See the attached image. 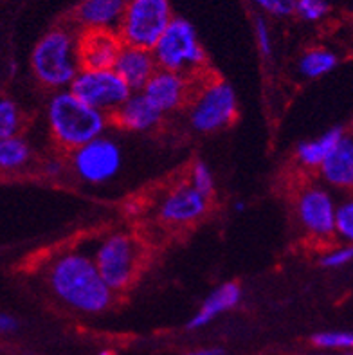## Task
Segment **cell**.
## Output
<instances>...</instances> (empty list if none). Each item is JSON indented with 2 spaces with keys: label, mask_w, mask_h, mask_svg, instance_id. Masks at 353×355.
<instances>
[{
  "label": "cell",
  "mask_w": 353,
  "mask_h": 355,
  "mask_svg": "<svg viewBox=\"0 0 353 355\" xmlns=\"http://www.w3.org/2000/svg\"><path fill=\"white\" fill-rule=\"evenodd\" d=\"M49 284L54 294L76 311L94 314L112 303L114 291L103 282L94 260L80 252H67L54 261Z\"/></svg>",
  "instance_id": "1"
},
{
  "label": "cell",
  "mask_w": 353,
  "mask_h": 355,
  "mask_svg": "<svg viewBox=\"0 0 353 355\" xmlns=\"http://www.w3.org/2000/svg\"><path fill=\"white\" fill-rule=\"evenodd\" d=\"M47 119L54 141L65 150L80 148L107 128V116L74 98L69 90L51 98Z\"/></svg>",
  "instance_id": "2"
},
{
  "label": "cell",
  "mask_w": 353,
  "mask_h": 355,
  "mask_svg": "<svg viewBox=\"0 0 353 355\" xmlns=\"http://www.w3.org/2000/svg\"><path fill=\"white\" fill-rule=\"evenodd\" d=\"M33 71L38 81L51 89H62L71 85V81L80 71L76 58V45L65 29H54L47 33L31 56Z\"/></svg>",
  "instance_id": "3"
},
{
  "label": "cell",
  "mask_w": 353,
  "mask_h": 355,
  "mask_svg": "<svg viewBox=\"0 0 353 355\" xmlns=\"http://www.w3.org/2000/svg\"><path fill=\"white\" fill-rule=\"evenodd\" d=\"M157 67L164 71L197 72L206 65V51L198 42L195 27L184 18H171L170 26L152 49Z\"/></svg>",
  "instance_id": "4"
},
{
  "label": "cell",
  "mask_w": 353,
  "mask_h": 355,
  "mask_svg": "<svg viewBox=\"0 0 353 355\" xmlns=\"http://www.w3.org/2000/svg\"><path fill=\"white\" fill-rule=\"evenodd\" d=\"M171 18L170 0H128L117 35L123 45L152 51Z\"/></svg>",
  "instance_id": "5"
},
{
  "label": "cell",
  "mask_w": 353,
  "mask_h": 355,
  "mask_svg": "<svg viewBox=\"0 0 353 355\" xmlns=\"http://www.w3.org/2000/svg\"><path fill=\"white\" fill-rule=\"evenodd\" d=\"M189 123L200 134H213L233 125L238 114V101L233 87L213 78L206 80L191 94Z\"/></svg>",
  "instance_id": "6"
},
{
  "label": "cell",
  "mask_w": 353,
  "mask_h": 355,
  "mask_svg": "<svg viewBox=\"0 0 353 355\" xmlns=\"http://www.w3.org/2000/svg\"><path fill=\"white\" fill-rule=\"evenodd\" d=\"M94 263L108 287L112 291H123L132 285L137 275L141 266V249L134 236L116 233L99 245Z\"/></svg>",
  "instance_id": "7"
},
{
  "label": "cell",
  "mask_w": 353,
  "mask_h": 355,
  "mask_svg": "<svg viewBox=\"0 0 353 355\" xmlns=\"http://www.w3.org/2000/svg\"><path fill=\"white\" fill-rule=\"evenodd\" d=\"M69 87H71L69 92L74 98L105 116L117 110L132 94V89L114 69H103V71L81 69Z\"/></svg>",
  "instance_id": "8"
},
{
  "label": "cell",
  "mask_w": 353,
  "mask_h": 355,
  "mask_svg": "<svg viewBox=\"0 0 353 355\" xmlns=\"http://www.w3.org/2000/svg\"><path fill=\"white\" fill-rule=\"evenodd\" d=\"M123 162L121 146L108 137H96L74 150L72 168L76 175L90 184H103L114 179Z\"/></svg>",
  "instance_id": "9"
},
{
  "label": "cell",
  "mask_w": 353,
  "mask_h": 355,
  "mask_svg": "<svg viewBox=\"0 0 353 355\" xmlns=\"http://www.w3.org/2000/svg\"><path fill=\"white\" fill-rule=\"evenodd\" d=\"M191 76L180 72L157 69L146 85L141 89V94L159 110V112H173L191 99Z\"/></svg>",
  "instance_id": "10"
},
{
  "label": "cell",
  "mask_w": 353,
  "mask_h": 355,
  "mask_svg": "<svg viewBox=\"0 0 353 355\" xmlns=\"http://www.w3.org/2000/svg\"><path fill=\"white\" fill-rule=\"evenodd\" d=\"M121 47L123 42L114 29H85L76 42V58L80 69H112Z\"/></svg>",
  "instance_id": "11"
},
{
  "label": "cell",
  "mask_w": 353,
  "mask_h": 355,
  "mask_svg": "<svg viewBox=\"0 0 353 355\" xmlns=\"http://www.w3.org/2000/svg\"><path fill=\"white\" fill-rule=\"evenodd\" d=\"M298 215L303 227L316 236H330L334 230L336 204L327 189L307 188L298 198Z\"/></svg>",
  "instance_id": "12"
},
{
  "label": "cell",
  "mask_w": 353,
  "mask_h": 355,
  "mask_svg": "<svg viewBox=\"0 0 353 355\" xmlns=\"http://www.w3.org/2000/svg\"><path fill=\"white\" fill-rule=\"evenodd\" d=\"M209 206V197L202 195L191 184H180L162 198L159 218L164 224H191L198 220Z\"/></svg>",
  "instance_id": "13"
},
{
  "label": "cell",
  "mask_w": 353,
  "mask_h": 355,
  "mask_svg": "<svg viewBox=\"0 0 353 355\" xmlns=\"http://www.w3.org/2000/svg\"><path fill=\"white\" fill-rule=\"evenodd\" d=\"M112 69L123 78L130 89L141 90L159 67H157L152 51L123 45Z\"/></svg>",
  "instance_id": "14"
},
{
  "label": "cell",
  "mask_w": 353,
  "mask_h": 355,
  "mask_svg": "<svg viewBox=\"0 0 353 355\" xmlns=\"http://www.w3.org/2000/svg\"><path fill=\"white\" fill-rule=\"evenodd\" d=\"M162 116L164 114L159 112L141 92L139 94H130L125 103L110 114L112 121L117 126L134 132L152 130L162 121Z\"/></svg>",
  "instance_id": "15"
},
{
  "label": "cell",
  "mask_w": 353,
  "mask_h": 355,
  "mask_svg": "<svg viewBox=\"0 0 353 355\" xmlns=\"http://www.w3.org/2000/svg\"><path fill=\"white\" fill-rule=\"evenodd\" d=\"M321 173L328 184L350 188L353 184V139L345 135L321 162Z\"/></svg>",
  "instance_id": "16"
},
{
  "label": "cell",
  "mask_w": 353,
  "mask_h": 355,
  "mask_svg": "<svg viewBox=\"0 0 353 355\" xmlns=\"http://www.w3.org/2000/svg\"><path fill=\"white\" fill-rule=\"evenodd\" d=\"M128 0H83L76 11L78 22L85 29H112L119 26Z\"/></svg>",
  "instance_id": "17"
},
{
  "label": "cell",
  "mask_w": 353,
  "mask_h": 355,
  "mask_svg": "<svg viewBox=\"0 0 353 355\" xmlns=\"http://www.w3.org/2000/svg\"><path fill=\"white\" fill-rule=\"evenodd\" d=\"M241 297V288L240 285L234 284V282H227V284L220 285L218 288H215L211 296L207 297L206 302L202 303L200 311L195 314L191 321H189V329H202L209 324L211 321L215 320L216 315L224 314V312L231 311L240 303Z\"/></svg>",
  "instance_id": "18"
},
{
  "label": "cell",
  "mask_w": 353,
  "mask_h": 355,
  "mask_svg": "<svg viewBox=\"0 0 353 355\" xmlns=\"http://www.w3.org/2000/svg\"><path fill=\"white\" fill-rule=\"evenodd\" d=\"M346 135L345 128L343 126H334L328 132H325L322 135H319L318 139L304 141L298 146V159H300L301 164H304L307 168H319L321 162L325 161L330 150L339 143L343 137Z\"/></svg>",
  "instance_id": "19"
},
{
  "label": "cell",
  "mask_w": 353,
  "mask_h": 355,
  "mask_svg": "<svg viewBox=\"0 0 353 355\" xmlns=\"http://www.w3.org/2000/svg\"><path fill=\"white\" fill-rule=\"evenodd\" d=\"M31 159L29 144L18 137H4L0 139V171H17L24 168Z\"/></svg>",
  "instance_id": "20"
},
{
  "label": "cell",
  "mask_w": 353,
  "mask_h": 355,
  "mask_svg": "<svg viewBox=\"0 0 353 355\" xmlns=\"http://www.w3.org/2000/svg\"><path fill=\"white\" fill-rule=\"evenodd\" d=\"M337 67V56L327 49H310L300 60V72L304 78H321Z\"/></svg>",
  "instance_id": "21"
},
{
  "label": "cell",
  "mask_w": 353,
  "mask_h": 355,
  "mask_svg": "<svg viewBox=\"0 0 353 355\" xmlns=\"http://www.w3.org/2000/svg\"><path fill=\"white\" fill-rule=\"evenodd\" d=\"M22 126V116L13 99L0 94V139L13 137Z\"/></svg>",
  "instance_id": "22"
},
{
  "label": "cell",
  "mask_w": 353,
  "mask_h": 355,
  "mask_svg": "<svg viewBox=\"0 0 353 355\" xmlns=\"http://www.w3.org/2000/svg\"><path fill=\"white\" fill-rule=\"evenodd\" d=\"M312 343L319 348H330V350H346L353 347L352 332H321L312 336Z\"/></svg>",
  "instance_id": "23"
},
{
  "label": "cell",
  "mask_w": 353,
  "mask_h": 355,
  "mask_svg": "<svg viewBox=\"0 0 353 355\" xmlns=\"http://www.w3.org/2000/svg\"><path fill=\"white\" fill-rule=\"evenodd\" d=\"M334 230L341 234V239L353 240V202H346L336 206V215H334Z\"/></svg>",
  "instance_id": "24"
},
{
  "label": "cell",
  "mask_w": 353,
  "mask_h": 355,
  "mask_svg": "<svg viewBox=\"0 0 353 355\" xmlns=\"http://www.w3.org/2000/svg\"><path fill=\"white\" fill-rule=\"evenodd\" d=\"M189 184L197 189V191H200L202 195H206V197H211V195H213L215 180H213V173H211L209 166H207L206 162L198 161L193 164Z\"/></svg>",
  "instance_id": "25"
},
{
  "label": "cell",
  "mask_w": 353,
  "mask_h": 355,
  "mask_svg": "<svg viewBox=\"0 0 353 355\" xmlns=\"http://www.w3.org/2000/svg\"><path fill=\"white\" fill-rule=\"evenodd\" d=\"M294 9L304 20L316 22L328 13V4L327 0H298L294 4Z\"/></svg>",
  "instance_id": "26"
},
{
  "label": "cell",
  "mask_w": 353,
  "mask_h": 355,
  "mask_svg": "<svg viewBox=\"0 0 353 355\" xmlns=\"http://www.w3.org/2000/svg\"><path fill=\"white\" fill-rule=\"evenodd\" d=\"M353 258V248L352 245H345V248H337L334 251L327 252L321 258V266L327 269H341V267L348 266Z\"/></svg>",
  "instance_id": "27"
},
{
  "label": "cell",
  "mask_w": 353,
  "mask_h": 355,
  "mask_svg": "<svg viewBox=\"0 0 353 355\" xmlns=\"http://www.w3.org/2000/svg\"><path fill=\"white\" fill-rule=\"evenodd\" d=\"M256 40H258L259 51L261 54L268 56L273 53V42H270V33H268L267 24L264 22V18H258L256 20Z\"/></svg>",
  "instance_id": "28"
},
{
  "label": "cell",
  "mask_w": 353,
  "mask_h": 355,
  "mask_svg": "<svg viewBox=\"0 0 353 355\" xmlns=\"http://www.w3.org/2000/svg\"><path fill=\"white\" fill-rule=\"evenodd\" d=\"M17 320L8 314H0V334H9L17 329Z\"/></svg>",
  "instance_id": "29"
},
{
  "label": "cell",
  "mask_w": 353,
  "mask_h": 355,
  "mask_svg": "<svg viewBox=\"0 0 353 355\" xmlns=\"http://www.w3.org/2000/svg\"><path fill=\"white\" fill-rule=\"evenodd\" d=\"M184 355H225L222 350H198L191 352V354H184Z\"/></svg>",
  "instance_id": "30"
},
{
  "label": "cell",
  "mask_w": 353,
  "mask_h": 355,
  "mask_svg": "<svg viewBox=\"0 0 353 355\" xmlns=\"http://www.w3.org/2000/svg\"><path fill=\"white\" fill-rule=\"evenodd\" d=\"M236 209H238V211H243V202H238Z\"/></svg>",
  "instance_id": "31"
},
{
  "label": "cell",
  "mask_w": 353,
  "mask_h": 355,
  "mask_svg": "<svg viewBox=\"0 0 353 355\" xmlns=\"http://www.w3.org/2000/svg\"><path fill=\"white\" fill-rule=\"evenodd\" d=\"M99 355H116V354H112V352H103V354H99Z\"/></svg>",
  "instance_id": "32"
}]
</instances>
